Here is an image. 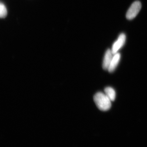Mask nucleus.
I'll return each instance as SVG.
<instances>
[{
  "label": "nucleus",
  "mask_w": 147,
  "mask_h": 147,
  "mask_svg": "<svg viewBox=\"0 0 147 147\" xmlns=\"http://www.w3.org/2000/svg\"><path fill=\"white\" fill-rule=\"evenodd\" d=\"M94 100L97 108L101 111H108L111 108V100L105 93L98 92L95 94Z\"/></svg>",
  "instance_id": "1"
},
{
  "label": "nucleus",
  "mask_w": 147,
  "mask_h": 147,
  "mask_svg": "<svg viewBox=\"0 0 147 147\" xmlns=\"http://www.w3.org/2000/svg\"><path fill=\"white\" fill-rule=\"evenodd\" d=\"M142 7V3L139 1H135L132 3L127 12V19L131 20L135 18L141 10Z\"/></svg>",
  "instance_id": "2"
},
{
  "label": "nucleus",
  "mask_w": 147,
  "mask_h": 147,
  "mask_svg": "<svg viewBox=\"0 0 147 147\" xmlns=\"http://www.w3.org/2000/svg\"><path fill=\"white\" fill-rule=\"evenodd\" d=\"M126 35L124 33H121L119 35L117 39L113 43L111 51L113 55L117 53L121 48L123 47L126 41Z\"/></svg>",
  "instance_id": "3"
},
{
  "label": "nucleus",
  "mask_w": 147,
  "mask_h": 147,
  "mask_svg": "<svg viewBox=\"0 0 147 147\" xmlns=\"http://www.w3.org/2000/svg\"><path fill=\"white\" fill-rule=\"evenodd\" d=\"M113 54L111 49H108L105 52L102 61V67L105 70H108L109 66L113 59Z\"/></svg>",
  "instance_id": "4"
},
{
  "label": "nucleus",
  "mask_w": 147,
  "mask_h": 147,
  "mask_svg": "<svg viewBox=\"0 0 147 147\" xmlns=\"http://www.w3.org/2000/svg\"><path fill=\"white\" fill-rule=\"evenodd\" d=\"M121 59V55L118 53H116L113 55V59L108 68V71L109 72H113L115 71L116 67L118 65L119 62Z\"/></svg>",
  "instance_id": "5"
},
{
  "label": "nucleus",
  "mask_w": 147,
  "mask_h": 147,
  "mask_svg": "<svg viewBox=\"0 0 147 147\" xmlns=\"http://www.w3.org/2000/svg\"><path fill=\"white\" fill-rule=\"evenodd\" d=\"M104 92L105 94L110 98L111 101H114L115 100L116 98V92L113 88L110 87H107L104 90Z\"/></svg>",
  "instance_id": "6"
},
{
  "label": "nucleus",
  "mask_w": 147,
  "mask_h": 147,
  "mask_svg": "<svg viewBox=\"0 0 147 147\" xmlns=\"http://www.w3.org/2000/svg\"><path fill=\"white\" fill-rule=\"evenodd\" d=\"M7 14V10L5 6L0 2V18H4Z\"/></svg>",
  "instance_id": "7"
}]
</instances>
